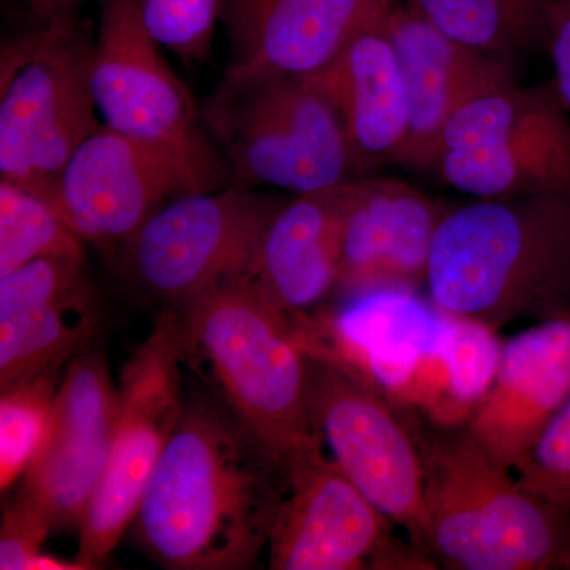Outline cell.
I'll return each mask as SVG.
<instances>
[{
    "label": "cell",
    "instance_id": "obj_28",
    "mask_svg": "<svg viewBox=\"0 0 570 570\" xmlns=\"http://www.w3.org/2000/svg\"><path fill=\"white\" fill-rule=\"evenodd\" d=\"M52 530L50 520L18 491L3 509L0 569L31 570Z\"/></svg>",
    "mask_w": 570,
    "mask_h": 570
},
{
    "label": "cell",
    "instance_id": "obj_21",
    "mask_svg": "<svg viewBox=\"0 0 570 570\" xmlns=\"http://www.w3.org/2000/svg\"><path fill=\"white\" fill-rule=\"evenodd\" d=\"M343 189L287 198L266 228L250 281L288 316H307L337 291Z\"/></svg>",
    "mask_w": 570,
    "mask_h": 570
},
{
    "label": "cell",
    "instance_id": "obj_13",
    "mask_svg": "<svg viewBox=\"0 0 570 570\" xmlns=\"http://www.w3.org/2000/svg\"><path fill=\"white\" fill-rule=\"evenodd\" d=\"M197 190L213 187L168 154L104 126L70 157L50 202L82 243L121 249L165 204Z\"/></svg>",
    "mask_w": 570,
    "mask_h": 570
},
{
    "label": "cell",
    "instance_id": "obj_27",
    "mask_svg": "<svg viewBox=\"0 0 570 570\" xmlns=\"http://www.w3.org/2000/svg\"><path fill=\"white\" fill-rule=\"evenodd\" d=\"M515 472L524 490L570 509V395Z\"/></svg>",
    "mask_w": 570,
    "mask_h": 570
},
{
    "label": "cell",
    "instance_id": "obj_10",
    "mask_svg": "<svg viewBox=\"0 0 570 570\" xmlns=\"http://www.w3.org/2000/svg\"><path fill=\"white\" fill-rule=\"evenodd\" d=\"M283 501L268 543L273 570H433L411 540L328 459L321 438L281 466Z\"/></svg>",
    "mask_w": 570,
    "mask_h": 570
},
{
    "label": "cell",
    "instance_id": "obj_1",
    "mask_svg": "<svg viewBox=\"0 0 570 570\" xmlns=\"http://www.w3.org/2000/svg\"><path fill=\"white\" fill-rule=\"evenodd\" d=\"M283 493L265 445L232 412L190 401L142 491L135 531L163 568L253 569Z\"/></svg>",
    "mask_w": 570,
    "mask_h": 570
},
{
    "label": "cell",
    "instance_id": "obj_26",
    "mask_svg": "<svg viewBox=\"0 0 570 570\" xmlns=\"http://www.w3.org/2000/svg\"><path fill=\"white\" fill-rule=\"evenodd\" d=\"M146 31L160 47L187 62L212 51L223 0H135Z\"/></svg>",
    "mask_w": 570,
    "mask_h": 570
},
{
    "label": "cell",
    "instance_id": "obj_15",
    "mask_svg": "<svg viewBox=\"0 0 570 570\" xmlns=\"http://www.w3.org/2000/svg\"><path fill=\"white\" fill-rule=\"evenodd\" d=\"M97 325L82 247L45 255L0 277V387L58 373L88 346Z\"/></svg>",
    "mask_w": 570,
    "mask_h": 570
},
{
    "label": "cell",
    "instance_id": "obj_31",
    "mask_svg": "<svg viewBox=\"0 0 570 570\" xmlns=\"http://www.w3.org/2000/svg\"><path fill=\"white\" fill-rule=\"evenodd\" d=\"M569 2H570V0H569Z\"/></svg>",
    "mask_w": 570,
    "mask_h": 570
},
{
    "label": "cell",
    "instance_id": "obj_17",
    "mask_svg": "<svg viewBox=\"0 0 570 570\" xmlns=\"http://www.w3.org/2000/svg\"><path fill=\"white\" fill-rule=\"evenodd\" d=\"M385 28L407 102V138L397 164L428 170L436 163L450 118L480 94L515 82V63L450 39L397 0L390 7Z\"/></svg>",
    "mask_w": 570,
    "mask_h": 570
},
{
    "label": "cell",
    "instance_id": "obj_2",
    "mask_svg": "<svg viewBox=\"0 0 570 570\" xmlns=\"http://www.w3.org/2000/svg\"><path fill=\"white\" fill-rule=\"evenodd\" d=\"M426 287L442 313L494 330L570 313V198H479L445 209Z\"/></svg>",
    "mask_w": 570,
    "mask_h": 570
},
{
    "label": "cell",
    "instance_id": "obj_25",
    "mask_svg": "<svg viewBox=\"0 0 570 570\" xmlns=\"http://www.w3.org/2000/svg\"><path fill=\"white\" fill-rule=\"evenodd\" d=\"M59 382L43 374L2 389L0 397V489H11L39 452Z\"/></svg>",
    "mask_w": 570,
    "mask_h": 570
},
{
    "label": "cell",
    "instance_id": "obj_19",
    "mask_svg": "<svg viewBox=\"0 0 570 570\" xmlns=\"http://www.w3.org/2000/svg\"><path fill=\"white\" fill-rule=\"evenodd\" d=\"M395 0H225L234 62L243 73L313 77L352 37L385 20Z\"/></svg>",
    "mask_w": 570,
    "mask_h": 570
},
{
    "label": "cell",
    "instance_id": "obj_4",
    "mask_svg": "<svg viewBox=\"0 0 570 570\" xmlns=\"http://www.w3.org/2000/svg\"><path fill=\"white\" fill-rule=\"evenodd\" d=\"M181 311L189 352H198L232 415L283 466L316 441L309 412V351L295 317L247 279Z\"/></svg>",
    "mask_w": 570,
    "mask_h": 570
},
{
    "label": "cell",
    "instance_id": "obj_11",
    "mask_svg": "<svg viewBox=\"0 0 570 570\" xmlns=\"http://www.w3.org/2000/svg\"><path fill=\"white\" fill-rule=\"evenodd\" d=\"M307 351L314 430L356 489L431 554L422 460L400 409L340 360Z\"/></svg>",
    "mask_w": 570,
    "mask_h": 570
},
{
    "label": "cell",
    "instance_id": "obj_22",
    "mask_svg": "<svg viewBox=\"0 0 570 570\" xmlns=\"http://www.w3.org/2000/svg\"><path fill=\"white\" fill-rule=\"evenodd\" d=\"M497 332L439 311L436 328L393 406L417 412L438 426L466 425L497 376L504 344Z\"/></svg>",
    "mask_w": 570,
    "mask_h": 570
},
{
    "label": "cell",
    "instance_id": "obj_14",
    "mask_svg": "<svg viewBox=\"0 0 570 570\" xmlns=\"http://www.w3.org/2000/svg\"><path fill=\"white\" fill-rule=\"evenodd\" d=\"M118 390L100 346H85L59 382L50 423L20 493L52 528H78L110 456Z\"/></svg>",
    "mask_w": 570,
    "mask_h": 570
},
{
    "label": "cell",
    "instance_id": "obj_20",
    "mask_svg": "<svg viewBox=\"0 0 570 570\" xmlns=\"http://www.w3.org/2000/svg\"><path fill=\"white\" fill-rule=\"evenodd\" d=\"M385 20L362 29L325 69L307 77L335 110L356 174L397 164L407 138L406 91Z\"/></svg>",
    "mask_w": 570,
    "mask_h": 570
},
{
    "label": "cell",
    "instance_id": "obj_23",
    "mask_svg": "<svg viewBox=\"0 0 570 570\" xmlns=\"http://www.w3.org/2000/svg\"><path fill=\"white\" fill-rule=\"evenodd\" d=\"M450 39L515 61L547 45L550 0H406Z\"/></svg>",
    "mask_w": 570,
    "mask_h": 570
},
{
    "label": "cell",
    "instance_id": "obj_7",
    "mask_svg": "<svg viewBox=\"0 0 570 570\" xmlns=\"http://www.w3.org/2000/svg\"><path fill=\"white\" fill-rule=\"evenodd\" d=\"M433 168L478 198H570V111L553 80L510 82L461 107Z\"/></svg>",
    "mask_w": 570,
    "mask_h": 570
},
{
    "label": "cell",
    "instance_id": "obj_16",
    "mask_svg": "<svg viewBox=\"0 0 570 570\" xmlns=\"http://www.w3.org/2000/svg\"><path fill=\"white\" fill-rule=\"evenodd\" d=\"M444 213L401 179L344 183L337 291L346 298L377 292L414 294L426 284L431 247Z\"/></svg>",
    "mask_w": 570,
    "mask_h": 570
},
{
    "label": "cell",
    "instance_id": "obj_30",
    "mask_svg": "<svg viewBox=\"0 0 570 570\" xmlns=\"http://www.w3.org/2000/svg\"><path fill=\"white\" fill-rule=\"evenodd\" d=\"M32 9L43 11L48 17L52 14L67 13L71 7L77 6L81 0H24Z\"/></svg>",
    "mask_w": 570,
    "mask_h": 570
},
{
    "label": "cell",
    "instance_id": "obj_3",
    "mask_svg": "<svg viewBox=\"0 0 570 570\" xmlns=\"http://www.w3.org/2000/svg\"><path fill=\"white\" fill-rule=\"evenodd\" d=\"M417 444L430 551L453 570H570V509L520 485L463 426L400 409Z\"/></svg>",
    "mask_w": 570,
    "mask_h": 570
},
{
    "label": "cell",
    "instance_id": "obj_29",
    "mask_svg": "<svg viewBox=\"0 0 570 570\" xmlns=\"http://www.w3.org/2000/svg\"><path fill=\"white\" fill-rule=\"evenodd\" d=\"M547 51L554 70V88L570 111V2L550 0L547 9Z\"/></svg>",
    "mask_w": 570,
    "mask_h": 570
},
{
    "label": "cell",
    "instance_id": "obj_24",
    "mask_svg": "<svg viewBox=\"0 0 570 570\" xmlns=\"http://www.w3.org/2000/svg\"><path fill=\"white\" fill-rule=\"evenodd\" d=\"M80 247L81 239L47 197L0 181V277L45 255Z\"/></svg>",
    "mask_w": 570,
    "mask_h": 570
},
{
    "label": "cell",
    "instance_id": "obj_18",
    "mask_svg": "<svg viewBox=\"0 0 570 570\" xmlns=\"http://www.w3.org/2000/svg\"><path fill=\"white\" fill-rule=\"evenodd\" d=\"M569 395L570 313H564L502 344L493 384L463 428L491 459L515 471Z\"/></svg>",
    "mask_w": 570,
    "mask_h": 570
},
{
    "label": "cell",
    "instance_id": "obj_6",
    "mask_svg": "<svg viewBox=\"0 0 570 570\" xmlns=\"http://www.w3.org/2000/svg\"><path fill=\"white\" fill-rule=\"evenodd\" d=\"M206 121L239 186L302 195L356 175L335 110L307 78L227 70Z\"/></svg>",
    "mask_w": 570,
    "mask_h": 570
},
{
    "label": "cell",
    "instance_id": "obj_8",
    "mask_svg": "<svg viewBox=\"0 0 570 570\" xmlns=\"http://www.w3.org/2000/svg\"><path fill=\"white\" fill-rule=\"evenodd\" d=\"M189 355L181 311H164L119 376L110 456L80 521L75 560L99 568L137 515L154 466L183 417V362Z\"/></svg>",
    "mask_w": 570,
    "mask_h": 570
},
{
    "label": "cell",
    "instance_id": "obj_12",
    "mask_svg": "<svg viewBox=\"0 0 570 570\" xmlns=\"http://www.w3.org/2000/svg\"><path fill=\"white\" fill-rule=\"evenodd\" d=\"M159 48L135 0H105L91 73L100 121L112 132L168 154L220 189L227 164L206 140L189 89Z\"/></svg>",
    "mask_w": 570,
    "mask_h": 570
},
{
    "label": "cell",
    "instance_id": "obj_9",
    "mask_svg": "<svg viewBox=\"0 0 570 570\" xmlns=\"http://www.w3.org/2000/svg\"><path fill=\"white\" fill-rule=\"evenodd\" d=\"M285 202L239 184L179 195L121 247L124 264L146 294L183 309L250 279L266 228Z\"/></svg>",
    "mask_w": 570,
    "mask_h": 570
},
{
    "label": "cell",
    "instance_id": "obj_5",
    "mask_svg": "<svg viewBox=\"0 0 570 570\" xmlns=\"http://www.w3.org/2000/svg\"><path fill=\"white\" fill-rule=\"evenodd\" d=\"M91 29L67 13L3 41L0 52V178L50 200L63 167L102 129L92 96Z\"/></svg>",
    "mask_w": 570,
    "mask_h": 570
}]
</instances>
